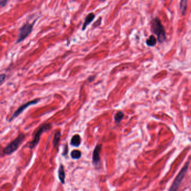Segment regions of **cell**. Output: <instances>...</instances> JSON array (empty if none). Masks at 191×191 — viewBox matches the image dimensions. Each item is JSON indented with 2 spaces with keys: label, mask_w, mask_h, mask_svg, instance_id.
Returning a JSON list of instances; mask_svg holds the SVG:
<instances>
[{
  "label": "cell",
  "mask_w": 191,
  "mask_h": 191,
  "mask_svg": "<svg viewBox=\"0 0 191 191\" xmlns=\"http://www.w3.org/2000/svg\"><path fill=\"white\" fill-rule=\"evenodd\" d=\"M100 2H104L106 0H99Z\"/></svg>",
  "instance_id": "20"
},
{
  "label": "cell",
  "mask_w": 191,
  "mask_h": 191,
  "mask_svg": "<svg viewBox=\"0 0 191 191\" xmlns=\"http://www.w3.org/2000/svg\"><path fill=\"white\" fill-rule=\"evenodd\" d=\"M6 79V75L5 74H0V86L2 85L5 82Z\"/></svg>",
  "instance_id": "17"
},
{
  "label": "cell",
  "mask_w": 191,
  "mask_h": 191,
  "mask_svg": "<svg viewBox=\"0 0 191 191\" xmlns=\"http://www.w3.org/2000/svg\"><path fill=\"white\" fill-rule=\"evenodd\" d=\"M189 162L188 161L187 163L183 166V168L181 169L179 174L177 175V176L175 178V180L173 183L172 184V186L171 187V189H169V191H177L178 187L180 186L182 181L183 180V178L184 176L186 175V173L189 169Z\"/></svg>",
  "instance_id": "5"
},
{
  "label": "cell",
  "mask_w": 191,
  "mask_h": 191,
  "mask_svg": "<svg viewBox=\"0 0 191 191\" xmlns=\"http://www.w3.org/2000/svg\"><path fill=\"white\" fill-rule=\"evenodd\" d=\"M58 176L59 180L62 184L65 183V178H66V174L64 171V168L62 164H61L58 170Z\"/></svg>",
  "instance_id": "10"
},
{
  "label": "cell",
  "mask_w": 191,
  "mask_h": 191,
  "mask_svg": "<svg viewBox=\"0 0 191 191\" xmlns=\"http://www.w3.org/2000/svg\"><path fill=\"white\" fill-rule=\"evenodd\" d=\"M102 149V145L99 144L95 147L92 156V162L95 166H99L100 163V152Z\"/></svg>",
  "instance_id": "7"
},
{
  "label": "cell",
  "mask_w": 191,
  "mask_h": 191,
  "mask_svg": "<svg viewBox=\"0 0 191 191\" xmlns=\"http://www.w3.org/2000/svg\"><path fill=\"white\" fill-rule=\"evenodd\" d=\"M151 30L157 36L159 43H163L166 40V33L163 25L158 17H155L152 20Z\"/></svg>",
  "instance_id": "1"
},
{
  "label": "cell",
  "mask_w": 191,
  "mask_h": 191,
  "mask_svg": "<svg viewBox=\"0 0 191 191\" xmlns=\"http://www.w3.org/2000/svg\"><path fill=\"white\" fill-rule=\"evenodd\" d=\"M25 134L24 133H20L14 140L11 141L10 143L5 147L2 150L3 154L4 155H11L13 152L16 151L17 149L20 147L25 139Z\"/></svg>",
  "instance_id": "2"
},
{
  "label": "cell",
  "mask_w": 191,
  "mask_h": 191,
  "mask_svg": "<svg viewBox=\"0 0 191 191\" xmlns=\"http://www.w3.org/2000/svg\"><path fill=\"white\" fill-rule=\"evenodd\" d=\"M102 20V18L101 17H99L98 19L97 20V21L93 24V27L95 28L100 26V25H101Z\"/></svg>",
  "instance_id": "16"
},
{
  "label": "cell",
  "mask_w": 191,
  "mask_h": 191,
  "mask_svg": "<svg viewBox=\"0 0 191 191\" xmlns=\"http://www.w3.org/2000/svg\"><path fill=\"white\" fill-rule=\"evenodd\" d=\"M187 0H180V10L182 15H185L187 9Z\"/></svg>",
  "instance_id": "11"
},
{
  "label": "cell",
  "mask_w": 191,
  "mask_h": 191,
  "mask_svg": "<svg viewBox=\"0 0 191 191\" xmlns=\"http://www.w3.org/2000/svg\"><path fill=\"white\" fill-rule=\"evenodd\" d=\"M51 127H52V125L50 124H43V125H41L37 130L33 140L30 143L29 147L30 149H33L36 147L39 143L40 136L42 135V134L47 131L48 130H50Z\"/></svg>",
  "instance_id": "4"
},
{
  "label": "cell",
  "mask_w": 191,
  "mask_h": 191,
  "mask_svg": "<svg viewBox=\"0 0 191 191\" xmlns=\"http://www.w3.org/2000/svg\"><path fill=\"white\" fill-rule=\"evenodd\" d=\"M71 157L74 159H80L81 157V155H82V153L80 152V150H75L73 151H72L71 152Z\"/></svg>",
  "instance_id": "15"
},
{
  "label": "cell",
  "mask_w": 191,
  "mask_h": 191,
  "mask_svg": "<svg viewBox=\"0 0 191 191\" xmlns=\"http://www.w3.org/2000/svg\"><path fill=\"white\" fill-rule=\"evenodd\" d=\"M35 23V21H34L33 23L32 24L26 22L20 28L19 33V35L17 38L16 44H19V43H21L26 38H28V36L33 31L34 25Z\"/></svg>",
  "instance_id": "3"
},
{
  "label": "cell",
  "mask_w": 191,
  "mask_h": 191,
  "mask_svg": "<svg viewBox=\"0 0 191 191\" xmlns=\"http://www.w3.org/2000/svg\"><path fill=\"white\" fill-rule=\"evenodd\" d=\"M68 145H66V147H65V148H64V152L63 153V155H66V154H67V153H68Z\"/></svg>",
  "instance_id": "19"
},
{
  "label": "cell",
  "mask_w": 191,
  "mask_h": 191,
  "mask_svg": "<svg viewBox=\"0 0 191 191\" xmlns=\"http://www.w3.org/2000/svg\"><path fill=\"white\" fill-rule=\"evenodd\" d=\"M80 143H81V139L79 135H75L71 139L70 144L73 147H79L80 145Z\"/></svg>",
  "instance_id": "9"
},
{
  "label": "cell",
  "mask_w": 191,
  "mask_h": 191,
  "mask_svg": "<svg viewBox=\"0 0 191 191\" xmlns=\"http://www.w3.org/2000/svg\"><path fill=\"white\" fill-rule=\"evenodd\" d=\"M39 99H35V100H32V101H30L28 102L25 103L22 105L20 106L14 112V114L12 115V116L10 118V119L8 120V122H11L12 121H13L15 119H16L17 117L19 116L20 115L22 114V112L25 111L26 108H28L29 107H30L31 106L36 105L39 102Z\"/></svg>",
  "instance_id": "6"
},
{
  "label": "cell",
  "mask_w": 191,
  "mask_h": 191,
  "mask_svg": "<svg viewBox=\"0 0 191 191\" xmlns=\"http://www.w3.org/2000/svg\"><path fill=\"white\" fill-rule=\"evenodd\" d=\"M124 116V114L121 111L117 112L114 116V119H115V122L117 123H120L123 119Z\"/></svg>",
  "instance_id": "14"
},
{
  "label": "cell",
  "mask_w": 191,
  "mask_h": 191,
  "mask_svg": "<svg viewBox=\"0 0 191 191\" xmlns=\"http://www.w3.org/2000/svg\"><path fill=\"white\" fill-rule=\"evenodd\" d=\"M8 0H0V6L1 7L5 6L8 2Z\"/></svg>",
  "instance_id": "18"
},
{
  "label": "cell",
  "mask_w": 191,
  "mask_h": 191,
  "mask_svg": "<svg viewBox=\"0 0 191 191\" xmlns=\"http://www.w3.org/2000/svg\"><path fill=\"white\" fill-rule=\"evenodd\" d=\"M61 131H57L56 132L55 135H54V137L53 139V143L54 145V147H57L58 145L59 142L60 141V139H61Z\"/></svg>",
  "instance_id": "13"
},
{
  "label": "cell",
  "mask_w": 191,
  "mask_h": 191,
  "mask_svg": "<svg viewBox=\"0 0 191 191\" xmlns=\"http://www.w3.org/2000/svg\"><path fill=\"white\" fill-rule=\"evenodd\" d=\"M95 17H96V15L93 12H90L86 16L85 19H84V21L83 22V25H82V31L85 30L87 28V26L92 22L93 21V20L95 19Z\"/></svg>",
  "instance_id": "8"
},
{
  "label": "cell",
  "mask_w": 191,
  "mask_h": 191,
  "mask_svg": "<svg viewBox=\"0 0 191 191\" xmlns=\"http://www.w3.org/2000/svg\"><path fill=\"white\" fill-rule=\"evenodd\" d=\"M157 39L155 38V36L152 35L149 36L148 39H147L146 44L149 47H154L157 44Z\"/></svg>",
  "instance_id": "12"
}]
</instances>
